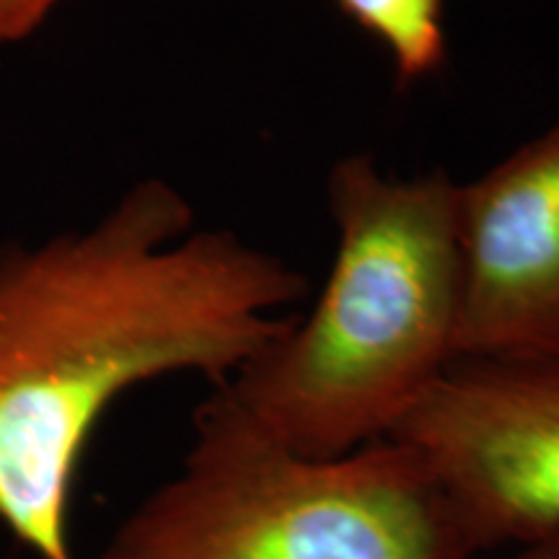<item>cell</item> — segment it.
<instances>
[{
  "mask_svg": "<svg viewBox=\"0 0 559 559\" xmlns=\"http://www.w3.org/2000/svg\"><path fill=\"white\" fill-rule=\"evenodd\" d=\"M309 280L190 200L140 179L107 213L0 243V521L37 559H75L70 500L111 404L140 383L228 379L277 337Z\"/></svg>",
  "mask_w": 559,
  "mask_h": 559,
  "instance_id": "6da1fadb",
  "label": "cell"
},
{
  "mask_svg": "<svg viewBox=\"0 0 559 559\" xmlns=\"http://www.w3.org/2000/svg\"><path fill=\"white\" fill-rule=\"evenodd\" d=\"M459 181L396 179L347 156L330 174L337 254L290 319L213 396L285 451L337 459L386 440L456 360Z\"/></svg>",
  "mask_w": 559,
  "mask_h": 559,
  "instance_id": "7a4b0ae2",
  "label": "cell"
},
{
  "mask_svg": "<svg viewBox=\"0 0 559 559\" xmlns=\"http://www.w3.org/2000/svg\"><path fill=\"white\" fill-rule=\"evenodd\" d=\"M428 464L400 440L337 459L285 451L210 394L179 469L99 559H474Z\"/></svg>",
  "mask_w": 559,
  "mask_h": 559,
  "instance_id": "3957f363",
  "label": "cell"
},
{
  "mask_svg": "<svg viewBox=\"0 0 559 559\" xmlns=\"http://www.w3.org/2000/svg\"><path fill=\"white\" fill-rule=\"evenodd\" d=\"M389 438L428 464L477 555L559 534V347L453 360Z\"/></svg>",
  "mask_w": 559,
  "mask_h": 559,
  "instance_id": "277c9868",
  "label": "cell"
},
{
  "mask_svg": "<svg viewBox=\"0 0 559 559\" xmlns=\"http://www.w3.org/2000/svg\"><path fill=\"white\" fill-rule=\"evenodd\" d=\"M459 358L559 347V122L459 185Z\"/></svg>",
  "mask_w": 559,
  "mask_h": 559,
  "instance_id": "5b68a950",
  "label": "cell"
},
{
  "mask_svg": "<svg viewBox=\"0 0 559 559\" xmlns=\"http://www.w3.org/2000/svg\"><path fill=\"white\" fill-rule=\"evenodd\" d=\"M355 24L386 47L402 83H419L445 60L443 0H337Z\"/></svg>",
  "mask_w": 559,
  "mask_h": 559,
  "instance_id": "8992f818",
  "label": "cell"
},
{
  "mask_svg": "<svg viewBox=\"0 0 559 559\" xmlns=\"http://www.w3.org/2000/svg\"><path fill=\"white\" fill-rule=\"evenodd\" d=\"M60 0H0V47L29 39Z\"/></svg>",
  "mask_w": 559,
  "mask_h": 559,
  "instance_id": "52a82bcc",
  "label": "cell"
},
{
  "mask_svg": "<svg viewBox=\"0 0 559 559\" xmlns=\"http://www.w3.org/2000/svg\"><path fill=\"white\" fill-rule=\"evenodd\" d=\"M510 559H559V534H551L547 539L519 547Z\"/></svg>",
  "mask_w": 559,
  "mask_h": 559,
  "instance_id": "ba28073f",
  "label": "cell"
}]
</instances>
